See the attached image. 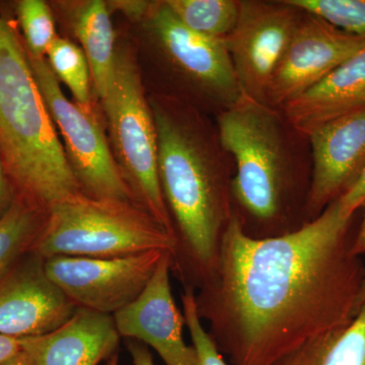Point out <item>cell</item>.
I'll use <instances>...</instances> for the list:
<instances>
[{"mask_svg": "<svg viewBox=\"0 0 365 365\" xmlns=\"http://www.w3.org/2000/svg\"><path fill=\"white\" fill-rule=\"evenodd\" d=\"M134 365H155L150 349L143 343L136 340L127 342Z\"/></svg>", "mask_w": 365, "mask_h": 365, "instance_id": "83f0119b", "label": "cell"}, {"mask_svg": "<svg viewBox=\"0 0 365 365\" xmlns=\"http://www.w3.org/2000/svg\"><path fill=\"white\" fill-rule=\"evenodd\" d=\"M365 47V38L346 33L302 11L269 85L266 104L282 109L321 83L343 62Z\"/></svg>", "mask_w": 365, "mask_h": 365, "instance_id": "8fae6325", "label": "cell"}, {"mask_svg": "<svg viewBox=\"0 0 365 365\" xmlns=\"http://www.w3.org/2000/svg\"><path fill=\"white\" fill-rule=\"evenodd\" d=\"M167 252L117 257L56 256L45 260L50 280L76 304L113 316L134 302L148 284Z\"/></svg>", "mask_w": 365, "mask_h": 365, "instance_id": "9c48e42d", "label": "cell"}, {"mask_svg": "<svg viewBox=\"0 0 365 365\" xmlns=\"http://www.w3.org/2000/svg\"><path fill=\"white\" fill-rule=\"evenodd\" d=\"M101 102L107 116L117 162L137 205L177 237L158 177L155 117L151 105L146 101L135 59L127 50L117 49L112 79Z\"/></svg>", "mask_w": 365, "mask_h": 365, "instance_id": "8992f818", "label": "cell"}, {"mask_svg": "<svg viewBox=\"0 0 365 365\" xmlns=\"http://www.w3.org/2000/svg\"><path fill=\"white\" fill-rule=\"evenodd\" d=\"M46 56L56 78L71 91L76 104L91 109V74L83 49L69 40L57 37Z\"/></svg>", "mask_w": 365, "mask_h": 365, "instance_id": "44dd1931", "label": "cell"}, {"mask_svg": "<svg viewBox=\"0 0 365 365\" xmlns=\"http://www.w3.org/2000/svg\"><path fill=\"white\" fill-rule=\"evenodd\" d=\"M118 359H119V357H118L117 353H115V354L113 355L111 359L108 360L107 365H118Z\"/></svg>", "mask_w": 365, "mask_h": 365, "instance_id": "d6a6232c", "label": "cell"}, {"mask_svg": "<svg viewBox=\"0 0 365 365\" xmlns=\"http://www.w3.org/2000/svg\"><path fill=\"white\" fill-rule=\"evenodd\" d=\"M176 257L178 239L136 203L78 193L55 204L31 251L56 256L117 258L155 251Z\"/></svg>", "mask_w": 365, "mask_h": 365, "instance_id": "5b68a950", "label": "cell"}, {"mask_svg": "<svg viewBox=\"0 0 365 365\" xmlns=\"http://www.w3.org/2000/svg\"><path fill=\"white\" fill-rule=\"evenodd\" d=\"M158 143V177L185 253L200 277L215 266L220 239L234 212L232 180L220 143L195 120L170 106L151 104Z\"/></svg>", "mask_w": 365, "mask_h": 365, "instance_id": "7a4b0ae2", "label": "cell"}, {"mask_svg": "<svg viewBox=\"0 0 365 365\" xmlns=\"http://www.w3.org/2000/svg\"><path fill=\"white\" fill-rule=\"evenodd\" d=\"M46 215L25 201L14 200L0 218V277L26 249L32 248L44 225Z\"/></svg>", "mask_w": 365, "mask_h": 365, "instance_id": "ffe728a7", "label": "cell"}, {"mask_svg": "<svg viewBox=\"0 0 365 365\" xmlns=\"http://www.w3.org/2000/svg\"><path fill=\"white\" fill-rule=\"evenodd\" d=\"M145 26L174 71L208 103L230 109L242 93L225 40L212 39L182 25L165 2H155Z\"/></svg>", "mask_w": 365, "mask_h": 365, "instance_id": "ba28073f", "label": "cell"}, {"mask_svg": "<svg viewBox=\"0 0 365 365\" xmlns=\"http://www.w3.org/2000/svg\"><path fill=\"white\" fill-rule=\"evenodd\" d=\"M0 150L6 170L35 207L81 192L41 95L28 52L0 20Z\"/></svg>", "mask_w": 365, "mask_h": 365, "instance_id": "3957f363", "label": "cell"}, {"mask_svg": "<svg viewBox=\"0 0 365 365\" xmlns=\"http://www.w3.org/2000/svg\"><path fill=\"white\" fill-rule=\"evenodd\" d=\"M353 216L336 200L292 232L255 237L234 210L196 297L230 365H273L354 318L365 266L351 251Z\"/></svg>", "mask_w": 365, "mask_h": 365, "instance_id": "6da1fadb", "label": "cell"}, {"mask_svg": "<svg viewBox=\"0 0 365 365\" xmlns=\"http://www.w3.org/2000/svg\"><path fill=\"white\" fill-rule=\"evenodd\" d=\"M165 6L182 25L212 39L225 40L239 19L237 0H167Z\"/></svg>", "mask_w": 365, "mask_h": 365, "instance_id": "d6986e66", "label": "cell"}, {"mask_svg": "<svg viewBox=\"0 0 365 365\" xmlns=\"http://www.w3.org/2000/svg\"><path fill=\"white\" fill-rule=\"evenodd\" d=\"M276 108L242 96L217 117L218 139L234 158L232 195L259 225H277L294 189L284 119Z\"/></svg>", "mask_w": 365, "mask_h": 365, "instance_id": "277c9868", "label": "cell"}, {"mask_svg": "<svg viewBox=\"0 0 365 365\" xmlns=\"http://www.w3.org/2000/svg\"><path fill=\"white\" fill-rule=\"evenodd\" d=\"M21 350L20 340L0 335V364Z\"/></svg>", "mask_w": 365, "mask_h": 365, "instance_id": "f1b7e54d", "label": "cell"}, {"mask_svg": "<svg viewBox=\"0 0 365 365\" xmlns=\"http://www.w3.org/2000/svg\"><path fill=\"white\" fill-rule=\"evenodd\" d=\"M338 201L346 215H354L357 209L362 207L365 203V170L356 184Z\"/></svg>", "mask_w": 365, "mask_h": 365, "instance_id": "d4e9b609", "label": "cell"}, {"mask_svg": "<svg viewBox=\"0 0 365 365\" xmlns=\"http://www.w3.org/2000/svg\"><path fill=\"white\" fill-rule=\"evenodd\" d=\"M0 365H35L33 364L32 359L23 350L14 354V356L9 357V359L4 360Z\"/></svg>", "mask_w": 365, "mask_h": 365, "instance_id": "4dcf8cb0", "label": "cell"}, {"mask_svg": "<svg viewBox=\"0 0 365 365\" xmlns=\"http://www.w3.org/2000/svg\"><path fill=\"white\" fill-rule=\"evenodd\" d=\"M273 365H365V304L347 325L309 340Z\"/></svg>", "mask_w": 365, "mask_h": 365, "instance_id": "ac0fdd59", "label": "cell"}, {"mask_svg": "<svg viewBox=\"0 0 365 365\" xmlns=\"http://www.w3.org/2000/svg\"><path fill=\"white\" fill-rule=\"evenodd\" d=\"M74 32L90 66L91 81L102 100L111 81L117 49L107 2L91 0L74 16Z\"/></svg>", "mask_w": 365, "mask_h": 365, "instance_id": "e0dca14e", "label": "cell"}, {"mask_svg": "<svg viewBox=\"0 0 365 365\" xmlns=\"http://www.w3.org/2000/svg\"><path fill=\"white\" fill-rule=\"evenodd\" d=\"M364 108L365 47L281 110L288 124L307 137L317 127Z\"/></svg>", "mask_w": 365, "mask_h": 365, "instance_id": "2e32d148", "label": "cell"}, {"mask_svg": "<svg viewBox=\"0 0 365 365\" xmlns=\"http://www.w3.org/2000/svg\"><path fill=\"white\" fill-rule=\"evenodd\" d=\"M307 138L313 173L304 210L311 222L347 193L365 170V108L317 127Z\"/></svg>", "mask_w": 365, "mask_h": 365, "instance_id": "7c38bea8", "label": "cell"}, {"mask_svg": "<svg viewBox=\"0 0 365 365\" xmlns=\"http://www.w3.org/2000/svg\"><path fill=\"white\" fill-rule=\"evenodd\" d=\"M182 314L191 335L197 354V365H230L218 351L210 334L204 328L197 309L196 295L192 287H187L181 295Z\"/></svg>", "mask_w": 365, "mask_h": 365, "instance_id": "cb8c5ba5", "label": "cell"}, {"mask_svg": "<svg viewBox=\"0 0 365 365\" xmlns=\"http://www.w3.org/2000/svg\"><path fill=\"white\" fill-rule=\"evenodd\" d=\"M153 4L155 2L121 0V1H112L109 6H114L118 11H121V13L131 20L144 21L150 14Z\"/></svg>", "mask_w": 365, "mask_h": 365, "instance_id": "484cf974", "label": "cell"}, {"mask_svg": "<svg viewBox=\"0 0 365 365\" xmlns=\"http://www.w3.org/2000/svg\"><path fill=\"white\" fill-rule=\"evenodd\" d=\"M175 256L165 253L141 294L113 314L120 337L153 347L165 365H197L193 346L182 337L184 314L173 297L170 270Z\"/></svg>", "mask_w": 365, "mask_h": 365, "instance_id": "4fadbf2b", "label": "cell"}, {"mask_svg": "<svg viewBox=\"0 0 365 365\" xmlns=\"http://www.w3.org/2000/svg\"><path fill=\"white\" fill-rule=\"evenodd\" d=\"M362 207L364 209V218H362L359 230H357L356 235H355L351 249L352 254L359 257L365 254V203L362 205Z\"/></svg>", "mask_w": 365, "mask_h": 365, "instance_id": "f546056e", "label": "cell"}, {"mask_svg": "<svg viewBox=\"0 0 365 365\" xmlns=\"http://www.w3.org/2000/svg\"><path fill=\"white\" fill-rule=\"evenodd\" d=\"M29 60L81 192L93 198L136 203L93 109L67 98L47 59L29 55Z\"/></svg>", "mask_w": 365, "mask_h": 365, "instance_id": "52a82bcc", "label": "cell"}, {"mask_svg": "<svg viewBox=\"0 0 365 365\" xmlns=\"http://www.w3.org/2000/svg\"><path fill=\"white\" fill-rule=\"evenodd\" d=\"M18 14L26 52L35 58H45L57 38L51 9L42 0H21L18 4Z\"/></svg>", "mask_w": 365, "mask_h": 365, "instance_id": "603a6c76", "label": "cell"}, {"mask_svg": "<svg viewBox=\"0 0 365 365\" xmlns=\"http://www.w3.org/2000/svg\"><path fill=\"white\" fill-rule=\"evenodd\" d=\"M32 254L0 277V335L21 339L51 332L78 309L48 277L45 259Z\"/></svg>", "mask_w": 365, "mask_h": 365, "instance_id": "5bb4252c", "label": "cell"}, {"mask_svg": "<svg viewBox=\"0 0 365 365\" xmlns=\"http://www.w3.org/2000/svg\"><path fill=\"white\" fill-rule=\"evenodd\" d=\"M287 2L346 33L365 38V0H287Z\"/></svg>", "mask_w": 365, "mask_h": 365, "instance_id": "7402d4cb", "label": "cell"}, {"mask_svg": "<svg viewBox=\"0 0 365 365\" xmlns=\"http://www.w3.org/2000/svg\"><path fill=\"white\" fill-rule=\"evenodd\" d=\"M302 16V11L287 0L241 1L237 25L225 43L245 96L265 103L274 72Z\"/></svg>", "mask_w": 365, "mask_h": 365, "instance_id": "30bf717a", "label": "cell"}, {"mask_svg": "<svg viewBox=\"0 0 365 365\" xmlns=\"http://www.w3.org/2000/svg\"><path fill=\"white\" fill-rule=\"evenodd\" d=\"M120 338L113 316L78 307L51 332L19 340L35 365H98L116 353Z\"/></svg>", "mask_w": 365, "mask_h": 365, "instance_id": "9a60e30c", "label": "cell"}, {"mask_svg": "<svg viewBox=\"0 0 365 365\" xmlns=\"http://www.w3.org/2000/svg\"><path fill=\"white\" fill-rule=\"evenodd\" d=\"M13 195H11V187L6 176L2 160L0 158V218L6 215V211L13 205Z\"/></svg>", "mask_w": 365, "mask_h": 365, "instance_id": "4316f807", "label": "cell"}, {"mask_svg": "<svg viewBox=\"0 0 365 365\" xmlns=\"http://www.w3.org/2000/svg\"><path fill=\"white\" fill-rule=\"evenodd\" d=\"M365 304V270L361 284H360L359 295H357L356 304H355V316L359 313L360 309Z\"/></svg>", "mask_w": 365, "mask_h": 365, "instance_id": "1f68e13d", "label": "cell"}]
</instances>
